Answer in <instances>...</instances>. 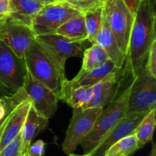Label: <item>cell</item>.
<instances>
[{"label": "cell", "mask_w": 156, "mask_h": 156, "mask_svg": "<svg viewBox=\"0 0 156 156\" xmlns=\"http://www.w3.org/2000/svg\"><path fill=\"white\" fill-rule=\"evenodd\" d=\"M156 108V78L145 67L130 84L126 114L150 111Z\"/></svg>", "instance_id": "obj_8"}, {"label": "cell", "mask_w": 156, "mask_h": 156, "mask_svg": "<svg viewBox=\"0 0 156 156\" xmlns=\"http://www.w3.org/2000/svg\"><path fill=\"white\" fill-rule=\"evenodd\" d=\"M47 119L37 114L30 103L25 121L21 131V152L24 153L31 142L40 132L44 130L48 124Z\"/></svg>", "instance_id": "obj_17"}, {"label": "cell", "mask_w": 156, "mask_h": 156, "mask_svg": "<svg viewBox=\"0 0 156 156\" xmlns=\"http://www.w3.org/2000/svg\"><path fill=\"white\" fill-rule=\"evenodd\" d=\"M156 16L152 0H142L135 13L129 34L124 71L135 78L145 68L152 43L156 40Z\"/></svg>", "instance_id": "obj_1"}, {"label": "cell", "mask_w": 156, "mask_h": 156, "mask_svg": "<svg viewBox=\"0 0 156 156\" xmlns=\"http://www.w3.org/2000/svg\"><path fill=\"white\" fill-rule=\"evenodd\" d=\"M145 67L153 77L156 78V40L151 46Z\"/></svg>", "instance_id": "obj_26"}, {"label": "cell", "mask_w": 156, "mask_h": 156, "mask_svg": "<svg viewBox=\"0 0 156 156\" xmlns=\"http://www.w3.org/2000/svg\"><path fill=\"white\" fill-rule=\"evenodd\" d=\"M126 5L127 6L128 9L135 15L137 9H138L139 5L140 4L142 0H123Z\"/></svg>", "instance_id": "obj_30"}, {"label": "cell", "mask_w": 156, "mask_h": 156, "mask_svg": "<svg viewBox=\"0 0 156 156\" xmlns=\"http://www.w3.org/2000/svg\"><path fill=\"white\" fill-rule=\"evenodd\" d=\"M23 90L38 114L47 120L54 116L59 99L51 90L36 80L27 69Z\"/></svg>", "instance_id": "obj_11"}, {"label": "cell", "mask_w": 156, "mask_h": 156, "mask_svg": "<svg viewBox=\"0 0 156 156\" xmlns=\"http://www.w3.org/2000/svg\"><path fill=\"white\" fill-rule=\"evenodd\" d=\"M103 10L104 5L93 8L83 13L88 41L92 44H94L96 35L101 25Z\"/></svg>", "instance_id": "obj_23"}, {"label": "cell", "mask_w": 156, "mask_h": 156, "mask_svg": "<svg viewBox=\"0 0 156 156\" xmlns=\"http://www.w3.org/2000/svg\"><path fill=\"white\" fill-rule=\"evenodd\" d=\"M0 1H2V2H4L9 3V1H10V0H0Z\"/></svg>", "instance_id": "obj_36"}, {"label": "cell", "mask_w": 156, "mask_h": 156, "mask_svg": "<svg viewBox=\"0 0 156 156\" xmlns=\"http://www.w3.org/2000/svg\"><path fill=\"white\" fill-rule=\"evenodd\" d=\"M94 44L100 46L105 50L110 59L114 63L116 68L120 69H123L126 61V56L122 53L119 48L117 41L110 28L104 10L101 25L96 35Z\"/></svg>", "instance_id": "obj_16"}, {"label": "cell", "mask_w": 156, "mask_h": 156, "mask_svg": "<svg viewBox=\"0 0 156 156\" xmlns=\"http://www.w3.org/2000/svg\"><path fill=\"white\" fill-rule=\"evenodd\" d=\"M148 111L126 114L106 134L91 152L92 156H104L105 152L118 140L133 134Z\"/></svg>", "instance_id": "obj_12"}, {"label": "cell", "mask_w": 156, "mask_h": 156, "mask_svg": "<svg viewBox=\"0 0 156 156\" xmlns=\"http://www.w3.org/2000/svg\"><path fill=\"white\" fill-rule=\"evenodd\" d=\"M106 2L107 0H88L86 3V6H85V12L89 10V9H93V8L99 7V6H103Z\"/></svg>", "instance_id": "obj_29"}, {"label": "cell", "mask_w": 156, "mask_h": 156, "mask_svg": "<svg viewBox=\"0 0 156 156\" xmlns=\"http://www.w3.org/2000/svg\"><path fill=\"white\" fill-rule=\"evenodd\" d=\"M140 149L137 139L133 133L114 143L104 156H131Z\"/></svg>", "instance_id": "obj_22"}, {"label": "cell", "mask_w": 156, "mask_h": 156, "mask_svg": "<svg viewBox=\"0 0 156 156\" xmlns=\"http://www.w3.org/2000/svg\"><path fill=\"white\" fill-rule=\"evenodd\" d=\"M11 15V8L9 3L0 1V20L5 19Z\"/></svg>", "instance_id": "obj_28"}, {"label": "cell", "mask_w": 156, "mask_h": 156, "mask_svg": "<svg viewBox=\"0 0 156 156\" xmlns=\"http://www.w3.org/2000/svg\"><path fill=\"white\" fill-rule=\"evenodd\" d=\"M37 1L41 2V3L44 5L49 4V3H52V2H57L58 0H37Z\"/></svg>", "instance_id": "obj_33"}, {"label": "cell", "mask_w": 156, "mask_h": 156, "mask_svg": "<svg viewBox=\"0 0 156 156\" xmlns=\"http://www.w3.org/2000/svg\"><path fill=\"white\" fill-rule=\"evenodd\" d=\"M2 21V20H0V21Z\"/></svg>", "instance_id": "obj_39"}, {"label": "cell", "mask_w": 156, "mask_h": 156, "mask_svg": "<svg viewBox=\"0 0 156 156\" xmlns=\"http://www.w3.org/2000/svg\"><path fill=\"white\" fill-rule=\"evenodd\" d=\"M101 111V108L73 110V117L62 145L64 153L69 155L76 151L91 130Z\"/></svg>", "instance_id": "obj_9"}, {"label": "cell", "mask_w": 156, "mask_h": 156, "mask_svg": "<svg viewBox=\"0 0 156 156\" xmlns=\"http://www.w3.org/2000/svg\"><path fill=\"white\" fill-rule=\"evenodd\" d=\"M123 69H118L104 78L92 86L93 95L91 101L82 109L101 108L104 109L116 99L121 83Z\"/></svg>", "instance_id": "obj_13"}, {"label": "cell", "mask_w": 156, "mask_h": 156, "mask_svg": "<svg viewBox=\"0 0 156 156\" xmlns=\"http://www.w3.org/2000/svg\"><path fill=\"white\" fill-rule=\"evenodd\" d=\"M30 106V101L26 96L9 110L0 136V152L21 133Z\"/></svg>", "instance_id": "obj_14"}, {"label": "cell", "mask_w": 156, "mask_h": 156, "mask_svg": "<svg viewBox=\"0 0 156 156\" xmlns=\"http://www.w3.org/2000/svg\"><path fill=\"white\" fill-rule=\"evenodd\" d=\"M58 1H59V0H58Z\"/></svg>", "instance_id": "obj_40"}, {"label": "cell", "mask_w": 156, "mask_h": 156, "mask_svg": "<svg viewBox=\"0 0 156 156\" xmlns=\"http://www.w3.org/2000/svg\"><path fill=\"white\" fill-rule=\"evenodd\" d=\"M92 95V87H79L69 91L62 101L73 109L82 108L91 101Z\"/></svg>", "instance_id": "obj_24"}, {"label": "cell", "mask_w": 156, "mask_h": 156, "mask_svg": "<svg viewBox=\"0 0 156 156\" xmlns=\"http://www.w3.org/2000/svg\"><path fill=\"white\" fill-rule=\"evenodd\" d=\"M149 156H156V148H155V144L153 141H152V152H151Z\"/></svg>", "instance_id": "obj_32"}, {"label": "cell", "mask_w": 156, "mask_h": 156, "mask_svg": "<svg viewBox=\"0 0 156 156\" xmlns=\"http://www.w3.org/2000/svg\"><path fill=\"white\" fill-rule=\"evenodd\" d=\"M45 143L40 140L29 146L25 153L27 156H44L45 154Z\"/></svg>", "instance_id": "obj_27"}, {"label": "cell", "mask_w": 156, "mask_h": 156, "mask_svg": "<svg viewBox=\"0 0 156 156\" xmlns=\"http://www.w3.org/2000/svg\"><path fill=\"white\" fill-rule=\"evenodd\" d=\"M69 156H92V155H91V153H89V154H83V155H76V154L73 153V154H70V155H69Z\"/></svg>", "instance_id": "obj_34"}, {"label": "cell", "mask_w": 156, "mask_h": 156, "mask_svg": "<svg viewBox=\"0 0 156 156\" xmlns=\"http://www.w3.org/2000/svg\"><path fill=\"white\" fill-rule=\"evenodd\" d=\"M54 34L61 35L73 41H88L84 15L80 14L66 21L56 30Z\"/></svg>", "instance_id": "obj_19"}, {"label": "cell", "mask_w": 156, "mask_h": 156, "mask_svg": "<svg viewBox=\"0 0 156 156\" xmlns=\"http://www.w3.org/2000/svg\"><path fill=\"white\" fill-rule=\"evenodd\" d=\"M82 14L66 2L57 1L45 5L31 21V28L35 35L54 34L66 21Z\"/></svg>", "instance_id": "obj_5"}, {"label": "cell", "mask_w": 156, "mask_h": 156, "mask_svg": "<svg viewBox=\"0 0 156 156\" xmlns=\"http://www.w3.org/2000/svg\"><path fill=\"white\" fill-rule=\"evenodd\" d=\"M26 96H27V95H26V94H25V95H24V97L22 98H24V97H26ZM22 98H21V99H22ZM21 99H20V100H21ZM20 100H19V101H20ZM18 101H17V102H18ZM17 102H16V103H17ZM16 103H15V104H16ZM8 113H9V112H8ZM6 116H7V115H6ZM6 116H5V118L3 119L2 120H1V121H0V136H1L3 126H4L5 123V120H6Z\"/></svg>", "instance_id": "obj_31"}, {"label": "cell", "mask_w": 156, "mask_h": 156, "mask_svg": "<svg viewBox=\"0 0 156 156\" xmlns=\"http://www.w3.org/2000/svg\"><path fill=\"white\" fill-rule=\"evenodd\" d=\"M120 69L116 68L114 62L109 59L101 66L98 68L92 69L89 70H85L81 69L77 76L72 80L67 79L65 82L63 87V95L64 96L74 88L79 87H92L95 84L101 81L105 77H106L110 73Z\"/></svg>", "instance_id": "obj_15"}, {"label": "cell", "mask_w": 156, "mask_h": 156, "mask_svg": "<svg viewBox=\"0 0 156 156\" xmlns=\"http://www.w3.org/2000/svg\"><path fill=\"white\" fill-rule=\"evenodd\" d=\"M9 5L10 17L30 26L32 20L45 5L37 0H10Z\"/></svg>", "instance_id": "obj_18"}, {"label": "cell", "mask_w": 156, "mask_h": 156, "mask_svg": "<svg viewBox=\"0 0 156 156\" xmlns=\"http://www.w3.org/2000/svg\"><path fill=\"white\" fill-rule=\"evenodd\" d=\"M21 154V133L0 152V156H20Z\"/></svg>", "instance_id": "obj_25"}, {"label": "cell", "mask_w": 156, "mask_h": 156, "mask_svg": "<svg viewBox=\"0 0 156 156\" xmlns=\"http://www.w3.org/2000/svg\"><path fill=\"white\" fill-rule=\"evenodd\" d=\"M104 11L119 48L126 57L135 15L123 0H107L104 5Z\"/></svg>", "instance_id": "obj_6"}, {"label": "cell", "mask_w": 156, "mask_h": 156, "mask_svg": "<svg viewBox=\"0 0 156 156\" xmlns=\"http://www.w3.org/2000/svg\"><path fill=\"white\" fill-rule=\"evenodd\" d=\"M155 112L156 108L149 111L140 122L134 132L140 148H143L149 142L152 141L156 123Z\"/></svg>", "instance_id": "obj_21"}, {"label": "cell", "mask_w": 156, "mask_h": 156, "mask_svg": "<svg viewBox=\"0 0 156 156\" xmlns=\"http://www.w3.org/2000/svg\"><path fill=\"white\" fill-rule=\"evenodd\" d=\"M59 1H62V2H68V0H59Z\"/></svg>", "instance_id": "obj_38"}, {"label": "cell", "mask_w": 156, "mask_h": 156, "mask_svg": "<svg viewBox=\"0 0 156 156\" xmlns=\"http://www.w3.org/2000/svg\"><path fill=\"white\" fill-rule=\"evenodd\" d=\"M36 42L63 74L67 59L82 57L85 51V42L70 41L56 34L37 36Z\"/></svg>", "instance_id": "obj_7"}, {"label": "cell", "mask_w": 156, "mask_h": 156, "mask_svg": "<svg viewBox=\"0 0 156 156\" xmlns=\"http://www.w3.org/2000/svg\"><path fill=\"white\" fill-rule=\"evenodd\" d=\"M26 66L24 59L0 41V95L11 98L23 90Z\"/></svg>", "instance_id": "obj_4"}, {"label": "cell", "mask_w": 156, "mask_h": 156, "mask_svg": "<svg viewBox=\"0 0 156 156\" xmlns=\"http://www.w3.org/2000/svg\"><path fill=\"white\" fill-rule=\"evenodd\" d=\"M0 41L7 45L21 59L36 42L31 27L12 17L0 21Z\"/></svg>", "instance_id": "obj_10"}, {"label": "cell", "mask_w": 156, "mask_h": 156, "mask_svg": "<svg viewBox=\"0 0 156 156\" xmlns=\"http://www.w3.org/2000/svg\"><path fill=\"white\" fill-rule=\"evenodd\" d=\"M4 102V98L3 97H0V105L2 104Z\"/></svg>", "instance_id": "obj_35"}, {"label": "cell", "mask_w": 156, "mask_h": 156, "mask_svg": "<svg viewBox=\"0 0 156 156\" xmlns=\"http://www.w3.org/2000/svg\"><path fill=\"white\" fill-rule=\"evenodd\" d=\"M110 59L103 48L96 44H93L85 49L82 56V69L85 70L92 69L101 66Z\"/></svg>", "instance_id": "obj_20"}, {"label": "cell", "mask_w": 156, "mask_h": 156, "mask_svg": "<svg viewBox=\"0 0 156 156\" xmlns=\"http://www.w3.org/2000/svg\"><path fill=\"white\" fill-rule=\"evenodd\" d=\"M20 156H27V154H26V153H25V152H24V153L21 154V155H20Z\"/></svg>", "instance_id": "obj_37"}, {"label": "cell", "mask_w": 156, "mask_h": 156, "mask_svg": "<svg viewBox=\"0 0 156 156\" xmlns=\"http://www.w3.org/2000/svg\"><path fill=\"white\" fill-rule=\"evenodd\" d=\"M24 61L30 75L62 101L64 84L67 80L66 74L59 71L37 43L35 42L26 52Z\"/></svg>", "instance_id": "obj_2"}, {"label": "cell", "mask_w": 156, "mask_h": 156, "mask_svg": "<svg viewBox=\"0 0 156 156\" xmlns=\"http://www.w3.org/2000/svg\"><path fill=\"white\" fill-rule=\"evenodd\" d=\"M129 91L130 85L114 101L102 109L91 130L81 143L84 154L91 153L108 131L126 114Z\"/></svg>", "instance_id": "obj_3"}]
</instances>
